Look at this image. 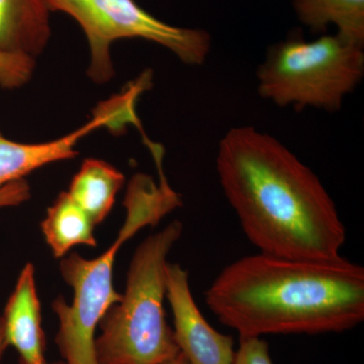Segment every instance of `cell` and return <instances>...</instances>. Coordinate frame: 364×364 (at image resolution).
Listing matches in <instances>:
<instances>
[{"instance_id":"obj_1","label":"cell","mask_w":364,"mask_h":364,"mask_svg":"<svg viewBox=\"0 0 364 364\" xmlns=\"http://www.w3.org/2000/svg\"><path fill=\"white\" fill-rule=\"evenodd\" d=\"M215 168L242 230L259 252L304 260L340 257L346 230L317 174L253 127L227 132Z\"/></svg>"},{"instance_id":"obj_2","label":"cell","mask_w":364,"mask_h":364,"mask_svg":"<svg viewBox=\"0 0 364 364\" xmlns=\"http://www.w3.org/2000/svg\"><path fill=\"white\" fill-rule=\"evenodd\" d=\"M205 299L240 338L344 332L364 320V268L342 256L304 260L258 252L227 265Z\"/></svg>"},{"instance_id":"obj_3","label":"cell","mask_w":364,"mask_h":364,"mask_svg":"<svg viewBox=\"0 0 364 364\" xmlns=\"http://www.w3.org/2000/svg\"><path fill=\"white\" fill-rule=\"evenodd\" d=\"M181 196L167 177L158 183L146 174L131 179L124 200L127 217L116 240L97 258L72 252L60 260V272L73 291L71 304L59 296L52 309L59 321L56 342L64 364H98L95 331L105 312L121 299L112 282L119 249L146 226H156L165 215L181 207Z\"/></svg>"},{"instance_id":"obj_4","label":"cell","mask_w":364,"mask_h":364,"mask_svg":"<svg viewBox=\"0 0 364 364\" xmlns=\"http://www.w3.org/2000/svg\"><path fill=\"white\" fill-rule=\"evenodd\" d=\"M182 230L181 222H171L136 249L124 293L98 324V364H162L181 353L165 316L164 299L167 257Z\"/></svg>"},{"instance_id":"obj_5","label":"cell","mask_w":364,"mask_h":364,"mask_svg":"<svg viewBox=\"0 0 364 364\" xmlns=\"http://www.w3.org/2000/svg\"><path fill=\"white\" fill-rule=\"evenodd\" d=\"M363 48L338 33L282 41L258 68V92L279 107L339 111L363 80Z\"/></svg>"},{"instance_id":"obj_6","label":"cell","mask_w":364,"mask_h":364,"mask_svg":"<svg viewBox=\"0 0 364 364\" xmlns=\"http://www.w3.org/2000/svg\"><path fill=\"white\" fill-rule=\"evenodd\" d=\"M51 11L71 16L82 28L90 50L87 74L95 82H109L114 75L112 44L123 39L156 43L188 65H200L212 46L208 32L178 28L158 20L135 0H47Z\"/></svg>"},{"instance_id":"obj_7","label":"cell","mask_w":364,"mask_h":364,"mask_svg":"<svg viewBox=\"0 0 364 364\" xmlns=\"http://www.w3.org/2000/svg\"><path fill=\"white\" fill-rule=\"evenodd\" d=\"M166 299L173 315L174 339L189 364H233V337L208 324L191 294L188 272L176 263H167Z\"/></svg>"},{"instance_id":"obj_8","label":"cell","mask_w":364,"mask_h":364,"mask_svg":"<svg viewBox=\"0 0 364 364\" xmlns=\"http://www.w3.org/2000/svg\"><path fill=\"white\" fill-rule=\"evenodd\" d=\"M126 122V105L114 95L102 102L85 126L50 142L25 144L9 140L0 131V188L11 182L25 179L35 170L51 163L72 159L78 155L77 144L91 132L107 127L122 131Z\"/></svg>"},{"instance_id":"obj_9","label":"cell","mask_w":364,"mask_h":364,"mask_svg":"<svg viewBox=\"0 0 364 364\" xmlns=\"http://www.w3.org/2000/svg\"><path fill=\"white\" fill-rule=\"evenodd\" d=\"M0 317L7 347L18 352L21 364H40L46 360V337L32 263H26L21 270Z\"/></svg>"},{"instance_id":"obj_10","label":"cell","mask_w":364,"mask_h":364,"mask_svg":"<svg viewBox=\"0 0 364 364\" xmlns=\"http://www.w3.org/2000/svg\"><path fill=\"white\" fill-rule=\"evenodd\" d=\"M47 0H0V53L35 60L51 38Z\"/></svg>"},{"instance_id":"obj_11","label":"cell","mask_w":364,"mask_h":364,"mask_svg":"<svg viewBox=\"0 0 364 364\" xmlns=\"http://www.w3.org/2000/svg\"><path fill=\"white\" fill-rule=\"evenodd\" d=\"M124 182V176L119 170L109 163L90 158L82 163L67 193L97 226L111 213Z\"/></svg>"},{"instance_id":"obj_12","label":"cell","mask_w":364,"mask_h":364,"mask_svg":"<svg viewBox=\"0 0 364 364\" xmlns=\"http://www.w3.org/2000/svg\"><path fill=\"white\" fill-rule=\"evenodd\" d=\"M95 225L67 191L60 193L47 215L41 223V229L48 246L56 258L65 257L72 248L78 245L95 247Z\"/></svg>"},{"instance_id":"obj_13","label":"cell","mask_w":364,"mask_h":364,"mask_svg":"<svg viewBox=\"0 0 364 364\" xmlns=\"http://www.w3.org/2000/svg\"><path fill=\"white\" fill-rule=\"evenodd\" d=\"M293 6L313 33L335 26L339 36L364 46V0H293Z\"/></svg>"},{"instance_id":"obj_14","label":"cell","mask_w":364,"mask_h":364,"mask_svg":"<svg viewBox=\"0 0 364 364\" xmlns=\"http://www.w3.org/2000/svg\"><path fill=\"white\" fill-rule=\"evenodd\" d=\"M35 68V60L20 55L0 53V86L14 90L26 85Z\"/></svg>"},{"instance_id":"obj_15","label":"cell","mask_w":364,"mask_h":364,"mask_svg":"<svg viewBox=\"0 0 364 364\" xmlns=\"http://www.w3.org/2000/svg\"><path fill=\"white\" fill-rule=\"evenodd\" d=\"M233 364H273L267 342L261 338H240Z\"/></svg>"},{"instance_id":"obj_16","label":"cell","mask_w":364,"mask_h":364,"mask_svg":"<svg viewBox=\"0 0 364 364\" xmlns=\"http://www.w3.org/2000/svg\"><path fill=\"white\" fill-rule=\"evenodd\" d=\"M30 198L31 188L26 179L11 182L0 188V208L16 207Z\"/></svg>"},{"instance_id":"obj_17","label":"cell","mask_w":364,"mask_h":364,"mask_svg":"<svg viewBox=\"0 0 364 364\" xmlns=\"http://www.w3.org/2000/svg\"><path fill=\"white\" fill-rule=\"evenodd\" d=\"M7 348L6 339H4V328H2L1 318H0V360H1L2 355Z\"/></svg>"},{"instance_id":"obj_18","label":"cell","mask_w":364,"mask_h":364,"mask_svg":"<svg viewBox=\"0 0 364 364\" xmlns=\"http://www.w3.org/2000/svg\"><path fill=\"white\" fill-rule=\"evenodd\" d=\"M162 364H189V363L188 359L184 358L181 353H179L178 355L176 356V358L170 359V360Z\"/></svg>"},{"instance_id":"obj_19","label":"cell","mask_w":364,"mask_h":364,"mask_svg":"<svg viewBox=\"0 0 364 364\" xmlns=\"http://www.w3.org/2000/svg\"><path fill=\"white\" fill-rule=\"evenodd\" d=\"M40 364H64L63 363H48L47 361H43V363H41Z\"/></svg>"}]
</instances>
